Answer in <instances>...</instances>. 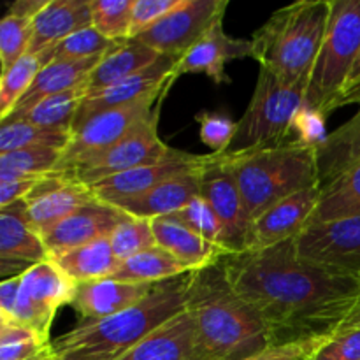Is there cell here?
<instances>
[{"mask_svg":"<svg viewBox=\"0 0 360 360\" xmlns=\"http://www.w3.org/2000/svg\"><path fill=\"white\" fill-rule=\"evenodd\" d=\"M234 290L259 313L273 347L334 336L359 297V278L297 257L295 241L221 259Z\"/></svg>","mask_w":360,"mask_h":360,"instance_id":"obj_1","label":"cell"},{"mask_svg":"<svg viewBox=\"0 0 360 360\" xmlns=\"http://www.w3.org/2000/svg\"><path fill=\"white\" fill-rule=\"evenodd\" d=\"M186 311L195 330V360H245L273 347L262 319L234 290L221 260L190 273Z\"/></svg>","mask_w":360,"mask_h":360,"instance_id":"obj_2","label":"cell"},{"mask_svg":"<svg viewBox=\"0 0 360 360\" xmlns=\"http://www.w3.org/2000/svg\"><path fill=\"white\" fill-rule=\"evenodd\" d=\"M190 274L160 281L129 309L98 322L79 323L53 343L58 359L116 360L186 309Z\"/></svg>","mask_w":360,"mask_h":360,"instance_id":"obj_3","label":"cell"},{"mask_svg":"<svg viewBox=\"0 0 360 360\" xmlns=\"http://www.w3.org/2000/svg\"><path fill=\"white\" fill-rule=\"evenodd\" d=\"M330 0H301L281 7L252 35V58L285 84L308 86L326 37Z\"/></svg>","mask_w":360,"mask_h":360,"instance_id":"obj_4","label":"cell"},{"mask_svg":"<svg viewBox=\"0 0 360 360\" xmlns=\"http://www.w3.org/2000/svg\"><path fill=\"white\" fill-rule=\"evenodd\" d=\"M224 155L238 179L250 224L280 200L320 185L316 151L301 144Z\"/></svg>","mask_w":360,"mask_h":360,"instance_id":"obj_5","label":"cell"},{"mask_svg":"<svg viewBox=\"0 0 360 360\" xmlns=\"http://www.w3.org/2000/svg\"><path fill=\"white\" fill-rule=\"evenodd\" d=\"M360 51V0H330L326 37L311 69L304 104L323 116L340 109L341 95Z\"/></svg>","mask_w":360,"mask_h":360,"instance_id":"obj_6","label":"cell"},{"mask_svg":"<svg viewBox=\"0 0 360 360\" xmlns=\"http://www.w3.org/2000/svg\"><path fill=\"white\" fill-rule=\"evenodd\" d=\"M304 84H285L273 72L260 69L252 101L238 122V134L227 153L281 146L290 136L292 120L304 104Z\"/></svg>","mask_w":360,"mask_h":360,"instance_id":"obj_7","label":"cell"},{"mask_svg":"<svg viewBox=\"0 0 360 360\" xmlns=\"http://www.w3.org/2000/svg\"><path fill=\"white\" fill-rule=\"evenodd\" d=\"M160 108L162 104L158 105L150 120L136 127L123 139L109 146L108 150L98 151V153L81 160L65 176L76 178L77 181L91 188L94 185L112 178V176L164 160L174 148L167 146L158 136Z\"/></svg>","mask_w":360,"mask_h":360,"instance_id":"obj_8","label":"cell"},{"mask_svg":"<svg viewBox=\"0 0 360 360\" xmlns=\"http://www.w3.org/2000/svg\"><path fill=\"white\" fill-rule=\"evenodd\" d=\"M169 88H165L162 94L153 95V97L143 98V101L125 105V108L104 111L88 120L83 127L72 132L69 144L63 150L62 160L56 165L53 174L65 176L81 160L98 153V151L108 150L109 146L123 139L127 134L132 132L136 127L150 120L158 105L164 102Z\"/></svg>","mask_w":360,"mask_h":360,"instance_id":"obj_9","label":"cell"},{"mask_svg":"<svg viewBox=\"0 0 360 360\" xmlns=\"http://www.w3.org/2000/svg\"><path fill=\"white\" fill-rule=\"evenodd\" d=\"M74 294L76 283L65 276L55 262L46 260L37 264L21 274L20 295L9 326L27 327L49 341L56 311L62 306L72 304Z\"/></svg>","mask_w":360,"mask_h":360,"instance_id":"obj_10","label":"cell"},{"mask_svg":"<svg viewBox=\"0 0 360 360\" xmlns=\"http://www.w3.org/2000/svg\"><path fill=\"white\" fill-rule=\"evenodd\" d=\"M199 178L200 197L210 204L221 224V245L231 255L243 253L246 248L250 221L238 179L225 155H202Z\"/></svg>","mask_w":360,"mask_h":360,"instance_id":"obj_11","label":"cell"},{"mask_svg":"<svg viewBox=\"0 0 360 360\" xmlns=\"http://www.w3.org/2000/svg\"><path fill=\"white\" fill-rule=\"evenodd\" d=\"M227 0H183L172 13L162 18L136 41L157 53L179 60L218 21H224Z\"/></svg>","mask_w":360,"mask_h":360,"instance_id":"obj_12","label":"cell"},{"mask_svg":"<svg viewBox=\"0 0 360 360\" xmlns=\"http://www.w3.org/2000/svg\"><path fill=\"white\" fill-rule=\"evenodd\" d=\"M294 241L304 262L330 273L360 276V214L309 225Z\"/></svg>","mask_w":360,"mask_h":360,"instance_id":"obj_13","label":"cell"},{"mask_svg":"<svg viewBox=\"0 0 360 360\" xmlns=\"http://www.w3.org/2000/svg\"><path fill=\"white\" fill-rule=\"evenodd\" d=\"M176 62L178 60L162 55L157 62L151 63L150 67H146L141 72L134 74V76L127 77V79L120 81L112 86L104 88V90L86 95L81 101L79 109H77L72 132H76L88 120L101 115V112L125 108V105L134 104V102L162 94L165 88H169L176 81L174 76H172Z\"/></svg>","mask_w":360,"mask_h":360,"instance_id":"obj_14","label":"cell"},{"mask_svg":"<svg viewBox=\"0 0 360 360\" xmlns=\"http://www.w3.org/2000/svg\"><path fill=\"white\" fill-rule=\"evenodd\" d=\"M320 193L322 186H311L264 211L250 224L245 252H260L297 238L308 227L309 218L319 206Z\"/></svg>","mask_w":360,"mask_h":360,"instance_id":"obj_15","label":"cell"},{"mask_svg":"<svg viewBox=\"0 0 360 360\" xmlns=\"http://www.w3.org/2000/svg\"><path fill=\"white\" fill-rule=\"evenodd\" d=\"M94 199L90 186L83 185L76 178L49 174L42 178L25 199L27 220L39 236H44Z\"/></svg>","mask_w":360,"mask_h":360,"instance_id":"obj_16","label":"cell"},{"mask_svg":"<svg viewBox=\"0 0 360 360\" xmlns=\"http://www.w3.org/2000/svg\"><path fill=\"white\" fill-rule=\"evenodd\" d=\"M46 260L49 253L41 236L28 224L25 200L0 207V273L4 280L21 276Z\"/></svg>","mask_w":360,"mask_h":360,"instance_id":"obj_17","label":"cell"},{"mask_svg":"<svg viewBox=\"0 0 360 360\" xmlns=\"http://www.w3.org/2000/svg\"><path fill=\"white\" fill-rule=\"evenodd\" d=\"M127 218L129 214L123 213L122 210L95 197L41 238L51 259L53 255H58L67 250L111 238L112 232Z\"/></svg>","mask_w":360,"mask_h":360,"instance_id":"obj_18","label":"cell"},{"mask_svg":"<svg viewBox=\"0 0 360 360\" xmlns=\"http://www.w3.org/2000/svg\"><path fill=\"white\" fill-rule=\"evenodd\" d=\"M200 162H202V155L172 150L164 160L122 172V174L97 183V185L91 186V192L98 200H104L108 204H118L150 192L151 188L164 183L165 179L172 178V176L197 169Z\"/></svg>","mask_w":360,"mask_h":360,"instance_id":"obj_19","label":"cell"},{"mask_svg":"<svg viewBox=\"0 0 360 360\" xmlns=\"http://www.w3.org/2000/svg\"><path fill=\"white\" fill-rule=\"evenodd\" d=\"M252 56V41L236 39L225 32L224 21H218L202 39L195 42L174 65V79L183 74H206L217 84L231 83L225 65L231 60Z\"/></svg>","mask_w":360,"mask_h":360,"instance_id":"obj_20","label":"cell"},{"mask_svg":"<svg viewBox=\"0 0 360 360\" xmlns=\"http://www.w3.org/2000/svg\"><path fill=\"white\" fill-rule=\"evenodd\" d=\"M153 287L155 285L129 283L112 278L88 281L76 285V294L70 306L81 316V323L98 322L143 301Z\"/></svg>","mask_w":360,"mask_h":360,"instance_id":"obj_21","label":"cell"},{"mask_svg":"<svg viewBox=\"0 0 360 360\" xmlns=\"http://www.w3.org/2000/svg\"><path fill=\"white\" fill-rule=\"evenodd\" d=\"M202 164V162H200ZM199 169L181 172L178 176L165 179L158 186L151 188L150 192L136 197V199L123 200V202L112 204L123 213L134 218H146V220H155V218L171 217L178 213L188 202H192L195 197L200 195V178Z\"/></svg>","mask_w":360,"mask_h":360,"instance_id":"obj_22","label":"cell"},{"mask_svg":"<svg viewBox=\"0 0 360 360\" xmlns=\"http://www.w3.org/2000/svg\"><path fill=\"white\" fill-rule=\"evenodd\" d=\"M88 27H91L90 0H48L35 18L27 53L39 55Z\"/></svg>","mask_w":360,"mask_h":360,"instance_id":"obj_23","label":"cell"},{"mask_svg":"<svg viewBox=\"0 0 360 360\" xmlns=\"http://www.w3.org/2000/svg\"><path fill=\"white\" fill-rule=\"evenodd\" d=\"M151 225L157 245L171 253L192 273L218 264L224 257L231 255L224 246L206 241L172 217L155 218L151 220Z\"/></svg>","mask_w":360,"mask_h":360,"instance_id":"obj_24","label":"cell"},{"mask_svg":"<svg viewBox=\"0 0 360 360\" xmlns=\"http://www.w3.org/2000/svg\"><path fill=\"white\" fill-rule=\"evenodd\" d=\"M98 62H101V58L62 60V62H53L42 67L27 94L14 105L11 115L4 122L21 120L32 108H35L39 102L46 101L48 97L83 86Z\"/></svg>","mask_w":360,"mask_h":360,"instance_id":"obj_25","label":"cell"},{"mask_svg":"<svg viewBox=\"0 0 360 360\" xmlns=\"http://www.w3.org/2000/svg\"><path fill=\"white\" fill-rule=\"evenodd\" d=\"M116 360H195V330L181 311Z\"/></svg>","mask_w":360,"mask_h":360,"instance_id":"obj_26","label":"cell"},{"mask_svg":"<svg viewBox=\"0 0 360 360\" xmlns=\"http://www.w3.org/2000/svg\"><path fill=\"white\" fill-rule=\"evenodd\" d=\"M160 56V53L136 39L120 41L111 51L102 56L97 67L91 70L90 77L84 83L86 95L104 90V88L112 86V84L141 72L151 63L157 62Z\"/></svg>","mask_w":360,"mask_h":360,"instance_id":"obj_27","label":"cell"},{"mask_svg":"<svg viewBox=\"0 0 360 360\" xmlns=\"http://www.w3.org/2000/svg\"><path fill=\"white\" fill-rule=\"evenodd\" d=\"M51 262L76 285L111 278L118 271L122 260L116 257L109 238L67 250L53 255Z\"/></svg>","mask_w":360,"mask_h":360,"instance_id":"obj_28","label":"cell"},{"mask_svg":"<svg viewBox=\"0 0 360 360\" xmlns=\"http://www.w3.org/2000/svg\"><path fill=\"white\" fill-rule=\"evenodd\" d=\"M360 162V109L347 123L330 132L327 143L316 151L320 186L347 172Z\"/></svg>","mask_w":360,"mask_h":360,"instance_id":"obj_29","label":"cell"},{"mask_svg":"<svg viewBox=\"0 0 360 360\" xmlns=\"http://www.w3.org/2000/svg\"><path fill=\"white\" fill-rule=\"evenodd\" d=\"M48 0H18L0 21V63L2 72L27 55L34 21Z\"/></svg>","mask_w":360,"mask_h":360,"instance_id":"obj_30","label":"cell"},{"mask_svg":"<svg viewBox=\"0 0 360 360\" xmlns=\"http://www.w3.org/2000/svg\"><path fill=\"white\" fill-rule=\"evenodd\" d=\"M360 214V162L338 176L329 185L322 186L320 200L313 211L309 225L327 224L341 218L359 217Z\"/></svg>","mask_w":360,"mask_h":360,"instance_id":"obj_31","label":"cell"},{"mask_svg":"<svg viewBox=\"0 0 360 360\" xmlns=\"http://www.w3.org/2000/svg\"><path fill=\"white\" fill-rule=\"evenodd\" d=\"M190 273L192 271L183 266L179 260H176L171 253L165 252L160 246H155V248L123 260L118 271L111 278L112 280L129 281V283L157 285L160 281L185 276Z\"/></svg>","mask_w":360,"mask_h":360,"instance_id":"obj_32","label":"cell"},{"mask_svg":"<svg viewBox=\"0 0 360 360\" xmlns=\"http://www.w3.org/2000/svg\"><path fill=\"white\" fill-rule=\"evenodd\" d=\"M60 148L35 146L0 155V179H41L53 174L62 160Z\"/></svg>","mask_w":360,"mask_h":360,"instance_id":"obj_33","label":"cell"},{"mask_svg":"<svg viewBox=\"0 0 360 360\" xmlns=\"http://www.w3.org/2000/svg\"><path fill=\"white\" fill-rule=\"evenodd\" d=\"M0 155L23 148L48 146L65 150L72 134L60 129H46L34 125L27 120L16 122H0Z\"/></svg>","mask_w":360,"mask_h":360,"instance_id":"obj_34","label":"cell"},{"mask_svg":"<svg viewBox=\"0 0 360 360\" xmlns=\"http://www.w3.org/2000/svg\"><path fill=\"white\" fill-rule=\"evenodd\" d=\"M120 41H111L104 37L101 32L94 27H88L84 30L76 32L58 42L53 48L39 53L41 65L46 67L53 62H62V60H88V58H102L108 51H111Z\"/></svg>","mask_w":360,"mask_h":360,"instance_id":"obj_35","label":"cell"},{"mask_svg":"<svg viewBox=\"0 0 360 360\" xmlns=\"http://www.w3.org/2000/svg\"><path fill=\"white\" fill-rule=\"evenodd\" d=\"M84 97H86V88L83 84V86L72 88V90L53 95V97L39 102L21 120H27L28 123H34V125L46 127V129H60L72 134L74 120H76L77 109Z\"/></svg>","mask_w":360,"mask_h":360,"instance_id":"obj_36","label":"cell"},{"mask_svg":"<svg viewBox=\"0 0 360 360\" xmlns=\"http://www.w3.org/2000/svg\"><path fill=\"white\" fill-rule=\"evenodd\" d=\"M41 69L42 65L39 56L27 53L9 69L4 70L2 79H0V120L2 122L27 94Z\"/></svg>","mask_w":360,"mask_h":360,"instance_id":"obj_37","label":"cell"},{"mask_svg":"<svg viewBox=\"0 0 360 360\" xmlns=\"http://www.w3.org/2000/svg\"><path fill=\"white\" fill-rule=\"evenodd\" d=\"M134 0H90L91 27L111 41L130 39Z\"/></svg>","mask_w":360,"mask_h":360,"instance_id":"obj_38","label":"cell"},{"mask_svg":"<svg viewBox=\"0 0 360 360\" xmlns=\"http://www.w3.org/2000/svg\"><path fill=\"white\" fill-rule=\"evenodd\" d=\"M112 250L120 260H127L130 257L143 253L146 250L155 248L157 239H155L153 225L151 220L146 218H134L129 217L118 225L115 232L109 238Z\"/></svg>","mask_w":360,"mask_h":360,"instance_id":"obj_39","label":"cell"},{"mask_svg":"<svg viewBox=\"0 0 360 360\" xmlns=\"http://www.w3.org/2000/svg\"><path fill=\"white\" fill-rule=\"evenodd\" d=\"M51 345L27 327L0 326V360L35 359Z\"/></svg>","mask_w":360,"mask_h":360,"instance_id":"obj_40","label":"cell"},{"mask_svg":"<svg viewBox=\"0 0 360 360\" xmlns=\"http://www.w3.org/2000/svg\"><path fill=\"white\" fill-rule=\"evenodd\" d=\"M178 221H181L185 227L199 234L206 241L214 243V245H221V238H224V231H221V224L214 211L211 210L210 204L202 199V197H195L192 202L186 204L181 211L171 214Z\"/></svg>","mask_w":360,"mask_h":360,"instance_id":"obj_41","label":"cell"},{"mask_svg":"<svg viewBox=\"0 0 360 360\" xmlns=\"http://www.w3.org/2000/svg\"><path fill=\"white\" fill-rule=\"evenodd\" d=\"M326 122L327 118L322 112L302 104L301 109L295 112L294 120H292L290 136H288L287 143L301 144V146L319 151L330 136L327 132Z\"/></svg>","mask_w":360,"mask_h":360,"instance_id":"obj_42","label":"cell"},{"mask_svg":"<svg viewBox=\"0 0 360 360\" xmlns=\"http://www.w3.org/2000/svg\"><path fill=\"white\" fill-rule=\"evenodd\" d=\"M195 120L200 125L202 143L210 146L213 153H227L238 134V122L217 112H200Z\"/></svg>","mask_w":360,"mask_h":360,"instance_id":"obj_43","label":"cell"},{"mask_svg":"<svg viewBox=\"0 0 360 360\" xmlns=\"http://www.w3.org/2000/svg\"><path fill=\"white\" fill-rule=\"evenodd\" d=\"M306 360H360V329L327 338Z\"/></svg>","mask_w":360,"mask_h":360,"instance_id":"obj_44","label":"cell"},{"mask_svg":"<svg viewBox=\"0 0 360 360\" xmlns=\"http://www.w3.org/2000/svg\"><path fill=\"white\" fill-rule=\"evenodd\" d=\"M183 0H134L132 25H130V39L150 30L155 23L167 16Z\"/></svg>","mask_w":360,"mask_h":360,"instance_id":"obj_45","label":"cell"},{"mask_svg":"<svg viewBox=\"0 0 360 360\" xmlns=\"http://www.w3.org/2000/svg\"><path fill=\"white\" fill-rule=\"evenodd\" d=\"M323 341V340H322ZM322 341H309V343H292L269 347L267 350L253 355L245 360H306L308 355L319 347Z\"/></svg>","mask_w":360,"mask_h":360,"instance_id":"obj_46","label":"cell"},{"mask_svg":"<svg viewBox=\"0 0 360 360\" xmlns=\"http://www.w3.org/2000/svg\"><path fill=\"white\" fill-rule=\"evenodd\" d=\"M41 179H0V207L11 206V204L27 199L28 193L34 190V186L37 185Z\"/></svg>","mask_w":360,"mask_h":360,"instance_id":"obj_47","label":"cell"},{"mask_svg":"<svg viewBox=\"0 0 360 360\" xmlns=\"http://www.w3.org/2000/svg\"><path fill=\"white\" fill-rule=\"evenodd\" d=\"M21 288V276L2 280L0 285V326H9L13 322L14 308Z\"/></svg>","mask_w":360,"mask_h":360,"instance_id":"obj_48","label":"cell"},{"mask_svg":"<svg viewBox=\"0 0 360 360\" xmlns=\"http://www.w3.org/2000/svg\"><path fill=\"white\" fill-rule=\"evenodd\" d=\"M350 104H360V51L357 60H355L354 67H352V72L348 76L347 84H345L343 95H341L340 108Z\"/></svg>","mask_w":360,"mask_h":360,"instance_id":"obj_49","label":"cell"},{"mask_svg":"<svg viewBox=\"0 0 360 360\" xmlns=\"http://www.w3.org/2000/svg\"><path fill=\"white\" fill-rule=\"evenodd\" d=\"M355 329H360V276H359V297L357 301H355V306L352 308L350 315H348L347 320L341 323L338 333H348V330H355Z\"/></svg>","mask_w":360,"mask_h":360,"instance_id":"obj_50","label":"cell"},{"mask_svg":"<svg viewBox=\"0 0 360 360\" xmlns=\"http://www.w3.org/2000/svg\"><path fill=\"white\" fill-rule=\"evenodd\" d=\"M30 360H58V357H56L55 350H53V345H51V347L46 348L41 355H37V357L30 359Z\"/></svg>","mask_w":360,"mask_h":360,"instance_id":"obj_51","label":"cell"},{"mask_svg":"<svg viewBox=\"0 0 360 360\" xmlns=\"http://www.w3.org/2000/svg\"><path fill=\"white\" fill-rule=\"evenodd\" d=\"M58 360H69V359H58Z\"/></svg>","mask_w":360,"mask_h":360,"instance_id":"obj_52","label":"cell"}]
</instances>
